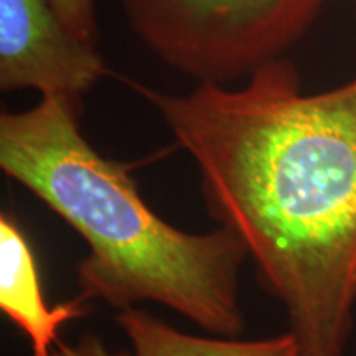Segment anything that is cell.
<instances>
[{
	"instance_id": "obj_5",
	"label": "cell",
	"mask_w": 356,
	"mask_h": 356,
	"mask_svg": "<svg viewBox=\"0 0 356 356\" xmlns=\"http://www.w3.org/2000/svg\"><path fill=\"white\" fill-rule=\"evenodd\" d=\"M81 297L66 304L44 300L37 257L15 218L0 216V310L29 337L33 356H51L65 323L88 314Z\"/></svg>"
},
{
	"instance_id": "obj_7",
	"label": "cell",
	"mask_w": 356,
	"mask_h": 356,
	"mask_svg": "<svg viewBox=\"0 0 356 356\" xmlns=\"http://www.w3.org/2000/svg\"><path fill=\"white\" fill-rule=\"evenodd\" d=\"M71 30L86 42L97 44L99 29H97L96 0H51Z\"/></svg>"
},
{
	"instance_id": "obj_4",
	"label": "cell",
	"mask_w": 356,
	"mask_h": 356,
	"mask_svg": "<svg viewBox=\"0 0 356 356\" xmlns=\"http://www.w3.org/2000/svg\"><path fill=\"white\" fill-rule=\"evenodd\" d=\"M106 71L97 44L74 33L51 0H0V91L83 104Z\"/></svg>"
},
{
	"instance_id": "obj_2",
	"label": "cell",
	"mask_w": 356,
	"mask_h": 356,
	"mask_svg": "<svg viewBox=\"0 0 356 356\" xmlns=\"http://www.w3.org/2000/svg\"><path fill=\"white\" fill-rule=\"evenodd\" d=\"M81 111L68 97L42 96L0 114V168L88 244L78 297L119 310L155 302L211 335L238 337L246 248L221 226L193 234L163 221L140 197L132 163L102 157L83 136Z\"/></svg>"
},
{
	"instance_id": "obj_1",
	"label": "cell",
	"mask_w": 356,
	"mask_h": 356,
	"mask_svg": "<svg viewBox=\"0 0 356 356\" xmlns=\"http://www.w3.org/2000/svg\"><path fill=\"white\" fill-rule=\"evenodd\" d=\"M129 84L195 160L208 215L246 248L300 355L343 356L356 305V78L304 95L280 56L239 89Z\"/></svg>"
},
{
	"instance_id": "obj_9",
	"label": "cell",
	"mask_w": 356,
	"mask_h": 356,
	"mask_svg": "<svg viewBox=\"0 0 356 356\" xmlns=\"http://www.w3.org/2000/svg\"><path fill=\"white\" fill-rule=\"evenodd\" d=\"M355 8H356V0H355Z\"/></svg>"
},
{
	"instance_id": "obj_6",
	"label": "cell",
	"mask_w": 356,
	"mask_h": 356,
	"mask_svg": "<svg viewBox=\"0 0 356 356\" xmlns=\"http://www.w3.org/2000/svg\"><path fill=\"white\" fill-rule=\"evenodd\" d=\"M118 323L131 340L134 356H302L292 332L262 340L188 335L144 310H121Z\"/></svg>"
},
{
	"instance_id": "obj_3",
	"label": "cell",
	"mask_w": 356,
	"mask_h": 356,
	"mask_svg": "<svg viewBox=\"0 0 356 356\" xmlns=\"http://www.w3.org/2000/svg\"><path fill=\"white\" fill-rule=\"evenodd\" d=\"M328 0H119L140 43L198 83L228 84L284 56Z\"/></svg>"
},
{
	"instance_id": "obj_8",
	"label": "cell",
	"mask_w": 356,
	"mask_h": 356,
	"mask_svg": "<svg viewBox=\"0 0 356 356\" xmlns=\"http://www.w3.org/2000/svg\"><path fill=\"white\" fill-rule=\"evenodd\" d=\"M51 356H134L129 351L119 350V351H111L108 346L104 345L101 337H97L96 333H88L79 338L76 345L68 346L60 343V348L53 350Z\"/></svg>"
}]
</instances>
